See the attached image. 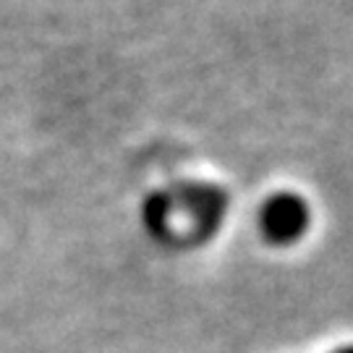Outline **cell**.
Segmentation results:
<instances>
[{"label": "cell", "instance_id": "6da1fadb", "mask_svg": "<svg viewBox=\"0 0 353 353\" xmlns=\"http://www.w3.org/2000/svg\"><path fill=\"white\" fill-rule=\"evenodd\" d=\"M309 225H312V210L306 199L293 191H278L259 204L256 228L270 246L285 249L299 243L306 236Z\"/></svg>", "mask_w": 353, "mask_h": 353}, {"label": "cell", "instance_id": "7a4b0ae2", "mask_svg": "<svg viewBox=\"0 0 353 353\" xmlns=\"http://www.w3.org/2000/svg\"><path fill=\"white\" fill-rule=\"evenodd\" d=\"M332 353H353V343H348V345H341V348H335Z\"/></svg>", "mask_w": 353, "mask_h": 353}]
</instances>
